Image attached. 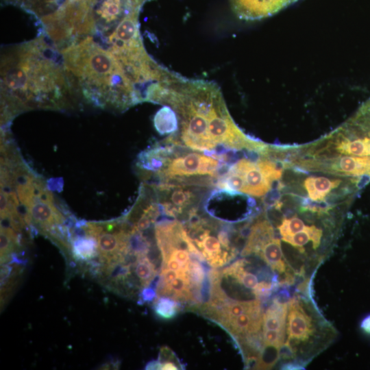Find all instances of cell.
Returning <instances> with one entry per match:
<instances>
[{"label": "cell", "mask_w": 370, "mask_h": 370, "mask_svg": "<svg viewBox=\"0 0 370 370\" xmlns=\"http://www.w3.org/2000/svg\"><path fill=\"white\" fill-rule=\"evenodd\" d=\"M77 94L60 51L42 36L2 53L1 124L26 110L68 108Z\"/></svg>", "instance_id": "obj_1"}, {"label": "cell", "mask_w": 370, "mask_h": 370, "mask_svg": "<svg viewBox=\"0 0 370 370\" xmlns=\"http://www.w3.org/2000/svg\"><path fill=\"white\" fill-rule=\"evenodd\" d=\"M60 51L76 92L89 103L124 111L142 102L114 56L92 37L78 40Z\"/></svg>", "instance_id": "obj_2"}, {"label": "cell", "mask_w": 370, "mask_h": 370, "mask_svg": "<svg viewBox=\"0 0 370 370\" xmlns=\"http://www.w3.org/2000/svg\"><path fill=\"white\" fill-rule=\"evenodd\" d=\"M287 341L293 346L306 341L315 331L312 317L304 308L301 301L291 299L288 304Z\"/></svg>", "instance_id": "obj_3"}, {"label": "cell", "mask_w": 370, "mask_h": 370, "mask_svg": "<svg viewBox=\"0 0 370 370\" xmlns=\"http://www.w3.org/2000/svg\"><path fill=\"white\" fill-rule=\"evenodd\" d=\"M232 167L243 177L242 193L254 197H262L269 192L273 183L266 177L256 161L247 158L236 161Z\"/></svg>", "instance_id": "obj_4"}, {"label": "cell", "mask_w": 370, "mask_h": 370, "mask_svg": "<svg viewBox=\"0 0 370 370\" xmlns=\"http://www.w3.org/2000/svg\"><path fill=\"white\" fill-rule=\"evenodd\" d=\"M295 0H231L234 13L241 18L257 19L275 13Z\"/></svg>", "instance_id": "obj_5"}, {"label": "cell", "mask_w": 370, "mask_h": 370, "mask_svg": "<svg viewBox=\"0 0 370 370\" xmlns=\"http://www.w3.org/2000/svg\"><path fill=\"white\" fill-rule=\"evenodd\" d=\"M201 154L186 153L173 158L167 166L161 172L155 173L158 184L173 177H190L198 175Z\"/></svg>", "instance_id": "obj_6"}, {"label": "cell", "mask_w": 370, "mask_h": 370, "mask_svg": "<svg viewBox=\"0 0 370 370\" xmlns=\"http://www.w3.org/2000/svg\"><path fill=\"white\" fill-rule=\"evenodd\" d=\"M273 238H275L274 230L270 222L265 219H258L251 226V230L242 249L241 256L257 254L260 248Z\"/></svg>", "instance_id": "obj_7"}, {"label": "cell", "mask_w": 370, "mask_h": 370, "mask_svg": "<svg viewBox=\"0 0 370 370\" xmlns=\"http://www.w3.org/2000/svg\"><path fill=\"white\" fill-rule=\"evenodd\" d=\"M274 271L284 275L291 271L287 264L282 250L280 240L273 238L267 242L257 253Z\"/></svg>", "instance_id": "obj_8"}, {"label": "cell", "mask_w": 370, "mask_h": 370, "mask_svg": "<svg viewBox=\"0 0 370 370\" xmlns=\"http://www.w3.org/2000/svg\"><path fill=\"white\" fill-rule=\"evenodd\" d=\"M341 183V179H330L325 176H310L305 179L304 187L311 200L321 202Z\"/></svg>", "instance_id": "obj_9"}, {"label": "cell", "mask_w": 370, "mask_h": 370, "mask_svg": "<svg viewBox=\"0 0 370 370\" xmlns=\"http://www.w3.org/2000/svg\"><path fill=\"white\" fill-rule=\"evenodd\" d=\"M34 14L40 21L57 11L65 0H6Z\"/></svg>", "instance_id": "obj_10"}, {"label": "cell", "mask_w": 370, "mask_h": 370, "mask_svg": "<svg viewBox=\"0 0 370 370\" xmlns=\"http://www.w3.org/2000/svg\"><path fill=\"white\" fill-rule=\"evenodd\" d=\"M288 304L274 299L263 314L262 329L285 330Z\"/></svg>", "instance_id": "obj_11"}, {"label": "cell", "mask_w": 370, "mask_h": 370, "mask_svg": "<svg viewBox=\"0 0 370 370\" xmlns=\"http://www.w3.org/2000/svg\"><path fill=\"white\" fill-rule=\"evenodd\" d=\"M153 125L162 136L171 135L179 129V119L175 111L169 105H163L153 116Z\"/></svg>", "instance_id": "obj_12"}, {"label": "cell", "mask_w": 370, "mask_h": 370, "mask_svg": "<svg viewBox=\"0 0 370 370\" xmlns=\"http://www.w3.org/2000/svg\"><path fill=\"white\" fill-rule=\"evenodd\" d=\"M322 236L323 230L312 225H306L301 231L291 236L282 237V239L284 242L296 247L300 251H304V246L310 241L312 243L313 249H317L321 244Z\"/></svg>", "instance_id": "obj_13"}, {"label": "cell", "mask_w": 370, "mask_h": 370, "mask_svg": "<svg viewBox=\"0 0 370 370\" xmlns=\"http://www.w3.org/2000/svg\"><path fill=\"white\" fill-rule=\"evenodd\" d=\"M71 249L75 259L83 261L89 260L99 254L96 238L88 235L73 236Z\"/></svg>", "instance_id": "obj_14"}, {"label": "cell", "mask_w": 370, "mask_h": 370, "mask_svg": "<svg viewBox=\"0 0 370 370\" xmlns=\"http://www.w3.org/2000/svg\"><path fill=\"white\" fill-rule=\"evenodd\" d=\"M132 267H134V273L143 288L149 286L157 276L158 270L147 255L140 256Z\"/></svg>", "instance_id": "obj_15"}, {"label": "cell", "mask_w": 370, "mask_h": 370, "mask_svg": "<svg viewBox=\"0 0 370 370\" xmlns=\"http://www.w3.org/2000/svg\"><path fill=\"white\" fill-rule=\"evenodd\" d=\"M181 308L180 301L169 297H157L153 304V310L158 318L164 320L173 319Z\"/></svg>", "instance_id": "obj_16"}, {"label": "cell", "mask_w": 370, "mask_h": 370, "mask_svg": "<svg viewBox=\"0 0 370 370\" xmlns=\"http://www.w3.org/2000/svg\"><path fill=\"white\" fill-rule=\"evenodd\" d=\"M280 347L272 345H263L254 366L257 369H270L280 358Z\"/></svg>", "instance_id": "obj_17"}, {"label": "cell", "mask_w": 370, "mask_h": 370, "mask_svg": "<svg viewBox=\"0 0 370 370\" xmlns=\"http://www.w3.org/2000/svg\"><path fill=\"white\" fill-rule=\"evenodd\" d=\"M354 125L357 132L370 137V100L359 110Z\"/></svg>", "instance_id": "obj_18"}, {"label": "cell", "mask_w": 370, "mask_h": 370, "mask_svg": "<svg viewBox=\"0 0 370 370\" xmlns=\"http://www.w3.org/2000/svg\"><path fill=\"white\" fill-rule=\"evenodd\" d=\"M305 226L301 219L297 217H293L288 219L284 218L278 227V229L282 238L291 236L301 231Z\"/></svg>", "instance_id": "obj_19"}, {"label": "cell", "mask_w": 370, "mask_h": 370, "mask_svg": "<svg viewBox=\"0 0 370 370\" xmlns=\"http://www.w3.org/2000/svg\"><path fill=\"white\" fill-rule=\"evenodd\" d=\"M221 162L219 160L207 155H201L198 175H209L214 177Z\"/></svg>", "instance_id": "obj_20"}, {"label": "cell", "mask_w": 370, "mask_h": 370, "mask_svg": "<svg viewBox=\"0 0 370 370\" xmlns=\"http://www.w3.org/2000/svg\"><path fill=\"white\" fill-rule=\"evenodd\" d=\"M262 338L264 345L280 347L284 341L285 330H263Z\"/></svg>", "instance_id": "obj_21"}, {"label": "cell", "mask_w": 370, "mask_h": 370, "mask_svg": "<svg viewBox=\"0 0 370 370\" xmlns=\"http://www.w3.org/2000/svg\"><path fill=\"white\" fill-rule=\"evenodd\" d=\"M157 296V292L155 288L150 286L144 287L143 289L140 291L138 301H140V304H143V303L145 302H150L155 300Z\"/></svg>", "instance_id": "obj_22"}, {"label": "cell", "mask_w": 370, "mask_h": 370, "mask_svg": "<svg viewBox=\"0 0 370 370\" xmlns=\"http://www.w3.org/2000/svg\"><path fill=\"white\" fill-rule=\"evenodd\" d=\"M295 348L286 341L280 347V358L284 360L292 359L295 357Z\"/></svg>", "instance_id": "obj_23"}, {"label": "cell", "mask_w": 370, "mask_h": 370, "mask_svg": "<svg viewBox=\"0 0 370 370\" xmlns=\"http://www.w3.org/2000/svg\"><path fill=\"white\" fill-rule=\"evenodd\" d=\"M283 369H303V367L297 362H288L282 366Z\"/></svg>", "instance_id": "obj_24"}, {"label": "cell", "mask_w": 370, "mask_h": 370, "mask_svg": "<svg viewBox=\"0 0 370 370\" xmlns=\"http://www.w3.org/2000/svg\"><path fill=\"white\" fill-rule=\"evenodd\" d=\"M145 369H160V363L158 360H151L149 362L146 366Z\"/></svg>", "instance_id": "obj_25"}, {"label": "cell", "mask_w": 370, "mask_h": 370, "mask_svg": "<svg viewBox=\"0 0 370 370\" xmlns=\"http://www.w3.org/2000/svg\"><path fill=\"white\" fill-rule=\"evenodd\" d=\"M361 328L367 333L370 334V315L367 317L361 323Z\"/></svg>", "instance_id": "obj_26"}]
</instances>
